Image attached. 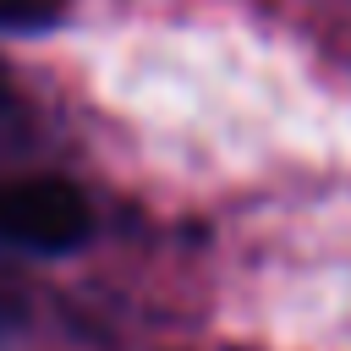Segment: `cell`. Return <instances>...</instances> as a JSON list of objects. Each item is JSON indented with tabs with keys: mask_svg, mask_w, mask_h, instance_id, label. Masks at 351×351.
<instances>
[{
	"mask_svg": "<svg viewBox=\"0 0 351 351\" xmlns=\"http://www.w3.org/2000/svg\"><path fill=\"white\" fill-rule=\"evenodd\" d=\"M71 0H0V33H49L60 27Z\"/></svg>",
	"mask_w": 351,
	"mask_h": 351,
	"instance_id": "7a4b0ae2",
	"label": "cell"
},
{
	"mask_svg": "<svg viewBox=\"0 0 351 351\" xmlns=\"http://www.w3.org/2000/svg\"><path fill=\"white\" fill-rule=\"evenodd\" d=\"M93 236V208L66 176L0 181V247L22 258H71Z\"/></svg>",
	"mask_w": 351,
	"mask_h": 351,
	"instance_id": "6da1fadb",
	"label": "cell"
},
{
	"mask_svg": "<svg viewBox=\"0 0 351 351\" xmlns=\"http://www.w3.org/2000/svg\"><path fill=\"white\" fill-rule=\"evenodd\" d=\"M11 115H16V93H11V82L0 77V132L11 126Z\"/></svg>",
	"mask_w": 351,
	"mask_h": 351,
	"instance_id": "3957f363",
	"label": "cell"
}]
</instances>
